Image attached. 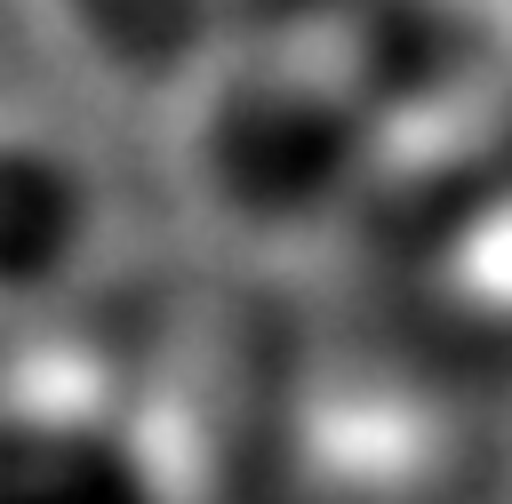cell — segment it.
<instances>
[{
	"instance_id": "cell-2",
	"label": "cell",
	"mask_w": 512,
	"mask_h": 504,
	"mask_svg": "<svg viewBox=\"0 0 512 504\" xmlns=\"http://www.w3.org/2000/svg\"><path fill=\"white\" fill-rule=\"evenodd\" d=\"M104 224L96 168L48 120L0 104V312L56 296Z\"/></svg>"
},
{
	"instance_id": "cell-3",
	"label": "cell",
	"mask_w": 512,
	"mask_h": 504,
	"mask_svg": "<svg viewBox=\"0 0 512 504\" xmlns=\"http://www.w3.org/2000/svg\"><path fill=\"white\" fill-rule=\"evenodd\" d=\"M40 16L104 88H184L216 48V0H40Z\"/></svg>"
},
{
	"instance_id": "cell-1",
	"label": "cell",
	"mask_w": 512,
	"mask_h": 504,
	"mask_svg": "<svg viewBox=\"0 0 512 504\" xmlns=\"http://www.w3.org/2000/svg\"><path fill=\"white\" fill-rule=\"evenodd\" d=\"M176 96L192 104V128H184L192 200L208 192L240 224H288L336 200V184L368 152V128L344 80L312 72L304 56H240L216 40Z\"/></svg>"
}]
</instances>
